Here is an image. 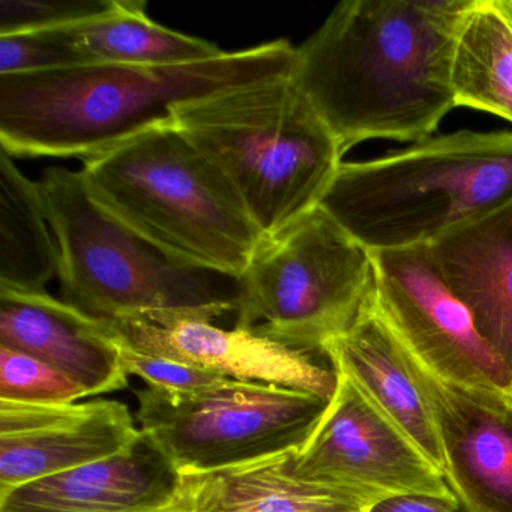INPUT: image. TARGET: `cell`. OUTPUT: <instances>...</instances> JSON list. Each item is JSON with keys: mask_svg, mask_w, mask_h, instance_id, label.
<instances>
[{"mask_svg": "<svg viewBox=\"0 0 512 512\" xmlns=\"http://www.w3.org/2000/svg\"><path fill=\"white\" fill-rule=\"evenodd\" d=\"M469 0H346L295 47L290 71L343 154L418 143L455 109V35Z\"/></svg>", "mask_w": 512, "mask_h": 512, "instance_id": "obj_1", "label": "cell"}, {"mask_svg": "<svg viewBox=\"0 0 512 512\" xmlns=\"http://www.w3.org/2000/svg\"><path fill=\"white\" fill-rule=\"evenodd\" d=\"M295 46L269 41L169 67L86 64L0 76V145L10 157H97L172 121L179 104L292 71Z\"/></svg>", "mask_w": 512, "mask_h": 512, "instance_id": "obj_2", "label": "cell"}, {"mask_svg": "<svg viewBox=\"0 0 512 512\" xmlns=\"http://www.w3.org/2000/svg\"><path fill=\"white\" fill-rule=\"evenodd\" d=\"M172 122L223 175L265 241L319 208L343 164L290 73L179 104Z\"/></svg>", "mask_w": 512, "mask_h": 512, "instance_id": "obj_3", "label": "cell"}, {"mask_svg": "<svg viewBox=\"0 0 512 512\" xmlns=\"http://www.w3.org/2000/svg\"><path fill=\"white\" fill-rule=\"evenodd\" d=\"M92 199L182 268L238 281L265 236L214 164L173 122L83 161Z\"/></svg>", "mask_w": 512, "mask_h": 512, "instance_id": "obj_4", "label": "cell"}, {"mask_svg": "<svg viewBox=\"0 0 512 512\" xmlns=\"http://www.w3.org/2000/svg\"><path fill=\"white\" fill-rule=\"evenodd\" d=\"M512 199V133L457 131L343 163L320 208L370 253L425 247Z\"/></svg>", "mask_w": 512, "mask_h": 512, "instance_id": "obj_5", "label": "cell"}, {"mask_svg": "<svg viewBox=\"0 0 512 512\" xmlns=\"http://www.w3.org/2000/svg\"><path fill=\"white\" fill-rule=\"evenodd\" d=\"M38 184L58 244L62 301L103 322L235 310V296L221 292L205 272L175 265L110 217L80 170L53 167Z\"/></svg>", "mask_w": 512, "mask_h": 512, "instance_id": "obj_6", "label": "cell"}, {"mask_svg": "<svg viewBox=\"0 0 512 512\" xmlns=\"http://www.w3.org/2000/svg\"><path fill=\"white\" fill-rule=\"evenodd\" d=\"M236 283V328L323 352L358 319L376 277L373 254L319 206L266 239Z\"/></svg>", "mask_w": 512, "mask_h": 512, "instance_id": "obj_7", "label": "cell"}, {"mask_svg": "<svg viewBox=\"0 0 512 512\" xmlns=\"http://www.w3.org/2000/svg\"><path fill=\"white\" fill-rule=\"evenodd\" d=\"M143 440L179 473L211 472L304 445L329 401L271 383L224 377L196 391L134 389Z\"/></svg>", "mask_w": 512, "mask_h": 512, "instance_id": "obj_8", "label": "cell"}, {"mask_svg": "<svg viewBox=\"0 0 512 512\" xmlns=\"http://www.w3.org/2000/svg\"><path fill=\"white\" fill-rule=\"evenodd\" d=\"M301 448L293 469L308 481L352 491L368 502L404 494L457 499L445 473L346 374Z\"/></svg>", "mask_w": 512, "mask_h": 512, "instance_id": "obj_9", "label": "cell"}, {"mask_svg": "<svg viewBox=\"0 0 512 512\" xmlns=\"http://www.w3.org/2000/svg\"><path fill=\"white\" fill-rule=\"evenodd\" d=\"M371 254L374 305L410 355L442 379L512 392V374L424 247Z\"/></svg>", "mask_w": 512, "mask_h": 512, "instance_id": "obj_10", "label": "cell"}, {"mask_svg": "<svg viewBox=\"0 0 512 512\" xmlns=\"http://www.w3.org/2000/svg\"><path fill=\"white\" fill-rule=\"evenodd\" d=\"M406 353L430 403L443 473L461 508L512 512V392L442 379Z\"/></svg>", "mask_w": 512, "mask_h": 512, "instance_id": "obj_11", "label": "cell"}, {"mask_svg": "<svg viewBox=\"0 0 512 512\" xmlns=\"http://www.w3.org/2000/svg\"><path fill=\"white\" fill-rule=\"evenodd\" d=\"M214 319L199 311H176L107 323L119 340L139 352L196 365L229 379L271 383L331 400L338 382L334 368L317 364L304 350L247 329L218 328Z\"/></svg>", "mask_w": 512, "mask_h": 512, "instance_id": "obj_12", "label": "cell"}, {"mask_svg": "<svg viewBox=\"0 0 512 512\" xmlns=\"http://www.w3.org/2000/svg\"><path fill=\"white\" fill-rule=\"evenodd\" d=\"M143 442L116 400L32 404L0 400V494L130 451Z\"/></svg>", "mask_w": 512, "mask_h": 512, "instance_id": "obj_13", "label": "cell"}, {"mask_svg": "<svg viewBox=\"0 0 512 512\" xmlns=\"http://www.w3.org/2000/svg\"><path fill=\"white\" fill-rule=\"evenodd\" d=\"M0 346L46 362L79 383L89 397L128 388L109 323L47 292L0 289Z\"/></svg>", "mask_w": 512, "mask_h": 512, "instance_id": "obj_14", "label": "cell"}, {"mask_svg": "<svg viewBox=\"0 0 512 512\" xmlns=\"http://www.w3.org/2000/svg\"><path fill=\"white\" fill-rule=\"evenodd\" d=\"M424 248L512 374V199Z\"/></svg>", "mask_w": 512, "mask_h": 512, "instance_id": "obj_15", "label": "cell"}, {"mask_svg": "<svg viewBox=\"0 0 512 512\" xmlns=\"http://www.w3.org/2000/svg\"><path fill=\"white\" fill-rule=\"evenodd\" d=\"M176 472L143 440L136 448L0 494V512H149L169 508Z\"/></svg>", "mask_w": 512, "mask_h": 512, "instance_id": "obj_16", "label": "cell"}, {"mask_svg": "<svg viewBox=\"0 0 512 512\" xmlns=\"http://www.w3.org/2000/svg\"><path fill=\"white\" fill-rule=\"evenodd\" d=\"M322 353L443 472L445 458L430 403L413 377L406 349L377 311L374 293L355 323Z\"/></svg>", "mask_w": 512, "mask_h": 512, "instance_id": "obj_17", "label": "cell"}, {"mask_svg": "<svg viewBox=\"0 0 512 512\" xmlns=\"http://www.w3.org/2000/svg\"><path fill=\"white\" fill-rule=\"evenodd\" d=\"M293 452L176 476L173 508L187 512H368L364 497L301 478Z\"/></svg>", "mask_w": 512, "mask_h": 512, "instance_id": "obj_18", "label": "cell"}, {"mask_svg": "<svg viewBox=\"0 0 512 512\" xmlns=\"http://www.w3.org/2000/svg\"><path fill=\"white\" fill-rule=\"evenodd\" d=\"M455 107L512 124V0H469L455 35Z\"/></svg>", "mask_w": 512, "mask_h": 512, "instance_id": "obj_19", "label": "cell"}, {"mask_svg": "<svg viewBox=\"0 0 512 512\" xmlns=\"http://www.w3.org/2000/svg\"><path fill=\"white\" fill-rule=\"evenodd\" d=\"M91 64L169 67L224 55L211 41L173 31L149 19L145 2L115 0L112 10L65 28Z\"/></svg>", "mask_w": 512, "mask_h": 512, "instance_id": "obj_20", "label": "cell"}, {"mask_svg": "<svg viewBox=\"0 0 512 512\" xmlns=\"http://www.w3.org/2000/svg\"><path fill=\"white\" fill-rule=\"evenodd\" d=\"M59 253L41 197L7 152H0V289L47 292Z\"/></svg>", "mask_w": 512, "mask_h": 512, "instance_id": "obj_21", "label": "cell"}, {"mask_svg": "<svg viewBox=\"0 0 512 512\" xmlns=\"http://www.w3.org/2000/svg\"><path fill=\"white\" fill-rule=\"evenodd\" d=\"M88 392L40 359L0 346V400L32 404H67Z\"/></svg>", "mask_w": 512, "mask_h": 512, "instance_id": "obj_22", "label": "cell"}, {"mask_svg": "<svg viewBox=\"0 0 512 512\" xmlns=\"http://www.w3.org/2000/svg\"><path fill=\"white\" fill-rule=\"evenodd\" d=\"M91 64L64 29L0 35V76L50 73Z\"/></svg>", "mask_w": 512, "mask_h": 512, "instance_id": "obj_23", "label": "cell"}, {"mask_svg": "<svg viewBox=\"0 0 512 512\" xmlns=\"http://www.w3.org/2000/svg\"><path fill=\"white\" fill-rule=\"evenodd\" d=\"M115 0H2L0 35L79 25L112 10Z\"/></svg>", "mask_w": 512, "mask_h": 512, "instance_id": "obj_24", "label": "cell"}, {"mask_svg": "<svg viewBox=\"0 0 512 512\" xmlns=\"http://www.w3.org/2000/svg\"><path fill=\"white\" fill-rule=\"evenodd\" d=\"M116 340H118L119 350H121L122 367H124L125 373L128 376L133 374V376L140 377L146 386H151V388L188 392L214 385L224 379V376L214 373V371L175 361V359L148 355V353L133 349L118 337Z\"/></svg>", "mask_w": 512, "mask_h": 512, "instance_id": "obj_25", "label": "cell"}, {"mask_svg": "<svg viewBox=\"0 0 512 512\" xmlns=\"http://www.w3.org/2000/svg\"><path fill=\"white\" fill-rule=\"evenodd\" d=\"M368 512H464L457 499L427 496V494H404L386 497L373 503Z\"/></svg>", "mask_w": 512, "mask_h": 512, "instance_id": "obj_26", "label": "cell"}, {"mask_svg": "<svg viewBox=\"0 0 512 512\" xmlns=\"http://www.w3.org/2000/svg\"><path fill=\"white\" fill-rule=\"evenodd\" d=\"M149 512H187V511H182V509L173 508V506H169V508L155 509V511H149Z\"/></svg>", "mask_w": 512, "mask_h": 512, "instance_id": "obj_27", "label": "cell"}]
</instances>
